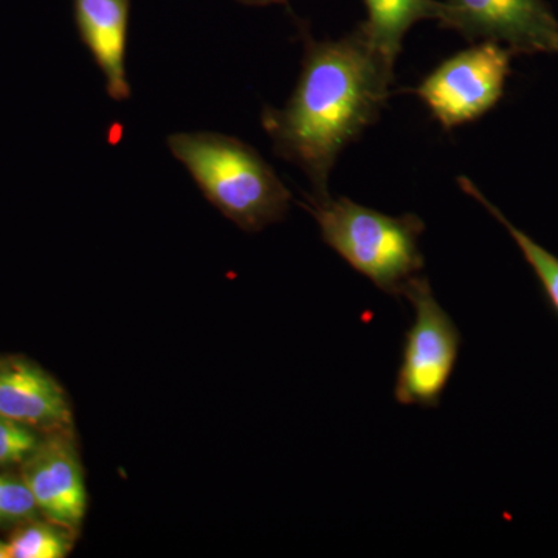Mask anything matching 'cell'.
Returning a JSON list of instances; mask_svg holds the SVG:
<instances>
[{"mask_svg":"<svg viewBox=\"0 0 558 558\" xmlns=\"http://www.w3.org/2000/svg\"><path fill=\"white\" fill-rule=\"evenodd\" d=\"M395 65L374 49L362 27L341 39L304 35L299 83L284 108H264L260 124L275 153L311 180L312 196L329 194L341 153L379 120Z\"/></svg>","mask_w":558,"mask_h":558,"instance_id":"6da1fadb","label":"cell"},{"mask_svg":"<svg viewBox=\"0 0 558 558\" xmlns=\"http://www.w3.org/2000/svg\"><path fill=\"white\" fill-rule=\"evenodd\" d=\"M209 204L245 231H260L288 215L292 194L247 143L218 132H178L167 140Z\"/></svg>","mask_w":558,"mask_h":558,"instance_id":"7a4b0ae2","label":"cell"},{"mask_svg":"<svg viewBox=\"0 0 558 558\" xmlns=\"http://www.w3.org/2000/svg\"><path fill=\"white\" fill-rule=\"evenodd\" d=\"M323 241L381 292L402 296L424 269L418 240L425 230L416 215L389 216L348 197H307Z\"/></svg>","mask_w":558,"mask_h":558,"instance_id":"3957f363","label":"cell"},{"mask_svg":"<svg viewBox=\"0 0 558 558\" xmlns=\"http://www.w3.org/2000/svg\"><path fill=\"white\" fill-rule=\"evenodd\" d=\"M402 296L413 304L414 319L403 341L395 398L400 405L438 409L457 368L461 332L433 295L425 277H414Z\"/></svg>","mask_w":558,"mask_h":558,"instance_id":"277c9868","label":"cell"},{"mask_svg":"<svg viewBox=\"0 0 558 558\" xmlns=\"http://www.w3.org/2000/svg\"><path fill=\"white\" fill-rule=\"evenodd\" d=\"M512 50L481 40L428 73L414 94L446 131L486 116L505 94Z\"/></svg>","mask_w":558,"mask_h":558,"instance_id":"5b68a950","label":"cell"},{"mask_svg":"<svg viewBox=\"0 0 558 558\" xmlns=\"http://www.w3.org/2000/svg\"><path fill=\"white\" fill-rule=\"evenodd\" d=\"M440 27L512 53H558V21L545 0H442Z\"/></svg>","mask_w":558,"mask_h":558,"instance_id":"8992f818","label":"cell"},{"mask_svg":"<svg viewBox=\"0 0 558 558\" xmlns=\"http://www.w3.org/2000/svg\"><path fill=\"white\" fill-rule=\"evenodd\" d=\"M22 464V480L31 488L39 512L69 531L80 527L86 515L87 492L72 442L61 436L40 442Z\"/></svg>","mask_w":558,"mask_h":558,"instance_id":"52a82bcc","label":"cell"},{"mask_svg":"<svg viewBox=\"0 0 558 558\" xmlns=\"http://www.w3.org/2000/svg\"><path fill=\"white\" fill-rule=\"evenodd\" d=\"M81 40L105 76L112 100L131 97L126 53L131 0H73Z\"/></svg>","mask_w":558,"mask_h":558,"instance_id":"ba28073f","label":"cell"},{"mask_svg":"<svg viewBox=\"0 0 558 558\" xmlns=\"http://www.w3.org/2000/svg\"><path fill=\"white\" fill-rule=\"evenodd\" d=\"M0 416L27 427H62L70 421L60 385L38 366L10 362L0 366Z\"/></svg>","mask_w":558,"mask_h":558,"instance_id":"9c48e42d","label":"cell"},{"mask_svg":"<svg viewBox=\"0 0 558 558\" xmlns=\"http://www.w3.org/2000/svg\"><path fill=\"white\" fill-rule=\"evenodd\" d=\"M368 17L360 24L374 49L395 65L407 33L418 21H438L440 0H363Z\"/></svg>","mask_w":558,"mask_h":558,"instance_id":"30bf717a","label":"cell"},{"mask_svg":"<svg viewBox=\"0 0 558 558\" xmlns=\"http://www.w3.org/2000/svg\"><path fill=\"white\" fill-rule=\"evenodd\" d=\"M458 183L464 193H468L473 199L478 201L480 204L508 230L512 240L515 241L517 247L520 248L521 255L526 259L531 269L534 270L535 277H537L539 286H542L543 292H545L546 300H548L550 310H553L554 314L558 317V256L550 253L549 250H546L543 245H539L537 241L532 240L523 230L517 229V227L481 193L478 186H476L472 180L459 178Z\"/></svg>","mask_w":558,"mask_h":558,"instance_id":"8fae6325","label":"cell"},{"mask_svg":"<svg viewBox=\"0 0 558 558\" xmlns=\"http://www.w3.org/2000/svg\"><path fill=\"white\" fill-rule=\"evenodd\" d=\"M69 529L57 523L32 521L10 539L11 558H62L72 549Z\"/></svg>","mask_w":558,"mask_h":558,"instance_id":"7c38bea8","label":"cell"},{"mask_svg":"<svg viewBox=\"0 0 558 558\" xmlns=\"http://www.w3.org/2000/svg\"><path fill=\"white\" fill-rule=\"evenodd\" d=\"M39 512L24 480L0 475V524L25 523Z\"/></svg>","mask_w":558,"mask_h":558,"instance_id":"4fadbf2b","label":"cell"},{"mask_svg":"<svg viewBox=\"0 0 558 558\" xmlns=\"http://www.w3.org/2000/svg\"><path fill=\"white\" fill-rule=\"evenodd\" d=\"M40 440L32 427L0 416V468L32 457Z\"/></svg>","mask_w":558,"mask_h":558,"instance_id":"5bb4252c","label":"cell"},{"mask_svg":"<svg viewBox=\"0 0 558 558\" xmlns=\"http://www.w3.org/2000/svg\"><path fill=\"white\" fill-rule=\"evenodd\" d=\"M241 2L250 3V5H270V3H282L286 0H241Z\"/></svg>","mask_w":558,"mask_h":558,"instance_id":"9a60e30c","label":"cell"},{"mask_svg":"<svg viewBox=\"0 0 558 558\" xmlns=\"http://www.w3.org/2000/svg\"><path fill=\"white\" fill-rule=\"evenodd\" d=\"M0 558H11L10 543L0 539Z\"/></svg>","mask_w":558,"mask_h":558,"instance_id":"2e32d148","label":"cell"}]
</instances>
